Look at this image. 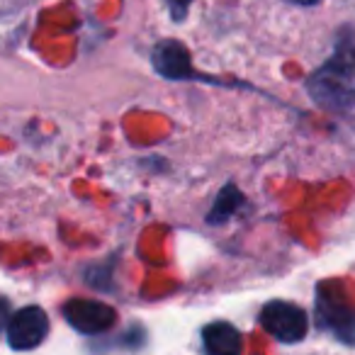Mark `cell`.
Segmentation results:
<instances>
[{
    "mask_svg": "<svg viewBox=\"0 0 355 355\" xmlns=\"http://www.w3.org/2000/svg\"><path fill=\"white\" fill-rule=\"evenodd\" d=\"M306 90L324 107L345 110L355 105V40L336 44L334 56L309 76Z\"/></svg>",
    "mask_w": 355,
    "mask_h": 355,
    "instance_id": "cell-1",
    "label": "cell"
},
{
    "mask_svg": "<svg viewBox=\"0 0 355 355\" xmlns=\"http://www.w3.org/2000/svg\"><path fill=\"white\" fill-rule=\"evenodd\" d=\"M261 324L272 338L282 340V343H297L304 338L306 329H309L306 314L290 302H270L263 306Z\"/></svg>",
    "mask_w": 355,
    "mask_h": 355,
    "instance_id": "cell-2",
    "label": "cell"
},
{
    "mask_svg": "<svg viewBox=\"0 0 355 355\" xmlns=\"http://www.w3.org/2000/svg\"><path fill=\"white\" fill-rule=\"evenodd\" d=\"M49 334V319L40 306H25L8 321V343L15 350L37 348Z\"/></svg>",
    "mask_w": 355,
    "mask_h": 355,
    "instance_id": "cell-3",
    "label": "cell"
},
{
    "mask_svg": "<svg viewBox=\"0 0 355 355\" xmlns=\"http://www.w3.org/2000/svg\"><path fill=\"white\" fill-rule=\"evenodd\" d=\"M64 316L80 334H100L114 324V309L95 300H71L64 304Z\"/></svg>",
    "mask_w": 355,
    "mask_h": 355,
    "instance_id": "cell-4",
    "label": "cell"
},
{
    "mask_svg": "<svg viewBox=\"0 0 355 355\" xmlns=\"http://www.w3.org/2000/svg\"><path fill=\"white\" fill-rule=\"evenodd\" d=\"M153 69L158 71L166 78H185V76L193 73L190 69V56L180 42H161V44L153 49Z\"/></svg>",
    "mask_w": 355,
    "mask_h": 355,
    "instance_id": "cell-5",
    "label": "cell"
},
{
    "mask_svg": "<svg viewBox=\"0 0 355 355\" xmlns=\"http://www.w3.org/2000/svg\"><path fill=\"white\" fill-rule=\"evenodd\" d=\"M319 316L329 329L336 331V336L340 340L355 343V311H350V306L340 304V302L331 300V297H321Z\"/></svg>",
    "mask_w": 355,
    "mask_h": 355,
    "instance_id": "cell-6",
    "label": "cell"
},
{
    "mask_svg": "<svg viewBox=\"0 0 355 355\" xmlns=\"http://www.w3.org/2000/svg\"><path fill=\"white\" fill-rule=\"evenodd\" d=\"M205 348L209 355H239L241 353V334L227 321L209 324L202 334Z\"/></svg>",
    "mask_w": 355,
    "mask_h": 355,
    "instance_id": "cell-7",
    "label": "cell"
},
{
    "mask_svg": "<svg viewBox=\"0 0 355 355\" xmlns=\"http://www.w3.org/2000/svg\"><path fill=\"white\" fill-rule=\"evenodd\" d=\"M243 202V195L239 193L234 185H227V188L219 193L217 202H214L212 212H209V222L217 224V222H224V219H229L234 212H236V207Z\"/></svg>",
    "mask_w": 355,
    "mask_h": 355,
    "instance_id": "cell-8",
    "label": "cell"
},
{
    "mask_svg": "<svg viewBox=\"0 0 355 355\" xmlns=\"http://www.w3.org/2000/svg\"><path fill=\"white\" fill-rule=\"evenodd\" d=\"M171 6H173V15L183 17L185 15V8L190 6V0H171Z\"/></svg>",
    "mask_w": 355,
    "mask_h": 355,
    "instance_id": "cell-9",
    "label": "cell"
},
{
    "mask_svg": "<svg viewBox=\"0 0 355 355\" xmlns=\"http://www.w3.org/2000/svg\"><path fill=\"white\" fill-rule=\"evenodd\" d=\"M295 3H300V6H314V3H319V0H295Z\"/></svg>",
    "mask_w": 355,
    "mask_h": 355,
    "instance_id": "cell-10",
    "label": "cell"
}]
</instances>
